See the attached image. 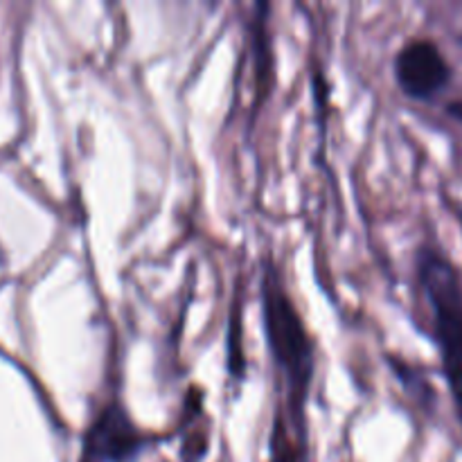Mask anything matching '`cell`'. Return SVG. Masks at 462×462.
Segmentation results:
<instances>
[{
    "instance_id": "ba28073f",
    "label": "cell",
    "mask_w": 462,
    "mask_h": 462,
    "mask_svg": "<svg viewBox=\"0 0 462 462\" xmlns=\"http://www.w3.org/2000/svg\"><path fill=\"white\" fill-rule=\"evenodd\" d=\"M5 264V253H3V248H0V266Z\"/></svg>"
},
{
    "instance_id": "3957f363",
    "label": "cell",
    "mask_w": 462,
    "mask_h": 462,
    "mask_svg": "<svg viewBox=\"0 0 462 462\" xmlns=\"http://www.w3.org/2000/svg\"><path fill=\"white\" fill-rule=\"evenodd\" d=\"M152 440L153 436L131 420L122 402L111 400L86 429L77 462H129Z\"/></svg>"
},
{
    "instance_id": "8992f818",
    "label": "cell",
    "mask_w": 462,
    "mask_h": 462,
    "mask_svg": "<svg viewBox=\"0 0 462 462\" xmlns=\"http://www.w3.org/2000/svg\"><path fill=\"white\" fill-rule=\"evenodd\" d=\"M257 14H255V52H257V66H255V106H260L262 99L266 97V90H269V75H271V50H269V39H266V16L264 12L266 7L264 3L257 5Z\"/></svg>"
},
{
    "instance_id": "277c9868",
    "label": "cell",
    "mask_w": 462,
    "mask_h": 462,
    "mask_svg": "<svg viewBox=\"0 0 462 462\" xmlns=\"http://www.w3.org/2000/svg\"><path fill=\"white\" fill-rule=\"evenodd\" d=\"M395 79L409 97L431 99L451 81V66L431 39H411L395 54Z\"/></svg>"
},
{
    "instance_id": "5b68a950",
    "label": "cell",
    "mask_w": 462,
    "mask_h": 462,
    "mask_svg": "<svg viewBox=\"0 0 462 462\" xmlns=\"http://www.w3.org/2000/svg\"><path fill=\"white\" fill-rule=\"evenodd\" d=\"M305 442L291 431V424L282 411H275L269 438L271 462H305Z\"/></svg>"
},
{
    "instance_id": "52a82bcc",
    "label": "cell",
    "mask_w": 462,
    "mask_h": 462,
    "mask_svg": "<svg viewBox=\"0 0 462 462\" xmlns=\"http://www.w3.org/2000/svg\"><path fill=\"white\" fill-rule=\"evenodd\" d=\"M447 113H449L451 117H456V120L462 122V99H456V102L447 104Z\"/></svg>"
},
{
    "instance_id": "6da1fadb",
    "label": "cell",
    "mask_w": 462,
    "mask_h": 462,
    "mask_svg": "<svg viewBox=\"0 0 462 462\" xmlns=\"http://www.w3.org/2000/svg\"><path fill=\"white\" fill-rule=\"evenodd\" d=\"M260 296L266 343L284 382V400H287L284 418L296 429L298 436L307 440L305 415L311 383H314L316 346L273 260L264 262Z\"/></svg>"
},
{
    "instance_id": "7a4b0ae2",
    "label": "cell",
    "mask_w": 462,
    "mask_h": 462,
    "mask_svg": "<svg viewBox=\"0 0 462 462\" xmlns=\"http://www.w3.org/2000/svg\"><path fill=\"white\" fill-rule=\"evenodd\" d=\"M418 278L431 305L442 370L462 422V280L454 264L436 248L420 251Z\"/></svg>"
}]
</instances>
